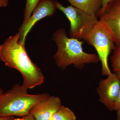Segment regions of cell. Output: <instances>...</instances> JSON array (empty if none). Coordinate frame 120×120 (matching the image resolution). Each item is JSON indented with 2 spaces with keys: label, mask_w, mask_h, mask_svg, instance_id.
<instances>
[{
  "label": "cell",
  "mask_w": 120,
  "mask_h": 120,
  "mask_svg": "<svg viewBox=\"0 0 120 120\" xmlns=\"http://www.w3.org/2000/svg\"><path fill=\"white\" fill-rule=\"evenodd\" d=\"M14 116L0 117V120H15Z\"/></svg>",
  "instance_id": "17"
},
{
  "label": "cell",
  "mask_w": 120,
  "mask_h": 120,
  "mask_svg": "<svg viewBox=\"0 0 120 120\" xmlns=\"http://www.w3.org/2000/svg\"><path fill=\"white\" fill-rule=\"evenodd\" d=\"M19 33L10 36L0 45V60L7 67L19 71L22 76V86L31 89L42 84L45 77L38 65L30 60L25 45L19 42Z\"/></svg>",
  "instance_id": "1"
},
{
  "label": "cell",
  "mask_w": 120,
  "mask_h": 120,
  "mask_svg": "<svg viewBox=\"0 0 120 120\" xmlns=\"http://www.w3.org/2000/svg\"><path fill=\"white\" fill-rule=\"evenodd\" d=\"M56 5L70 22L68 31L70 38L79 41L83 39L99 22L97 16L90 15L71 5L64 7L57 1Z\"/></svg>",
  "instance_id": "5"
},
{
  "label": "cell",
  "mask_w": 120,
  "mask_h": 120,
  "mask_svg": "<svg viewBox=\"0 0 120 120\" xmlns=\"http://www.w3.org/2000/svg\"><path fill=\"white\" fill-rule=\"evenodd\" d=\"M116 73L118 75L119 79H120V71L117 72ZM120 109V87L118 98H117L116 101L114 103V106L113 110L114 111V110L117 111Z\"/></svg>",
  "instance_id": "14"
},
{
  "label": "cell",
  "mask_w": 120,
  "mask_h": 120,
  "mask_svg": "<svg viewBox=\"0 0 120 120\" xmlns=\"http://www.w3.org/2000/svg\"><path fill=\"white\" fill-rule=\"evenodd\" d=\"M98 17L116 46H120V0H110L105 8L101 9Z\"/></svg>",
  "instance_id": "6"
},
{
  "label": "cell",
  "mask_w": 120,
  "mask_h": 120,
  "mask_svg": "<svg viewBox=\"0 0 120 120\" xmlns=\"http://www.w3.org/2000/svg\"><path fill=\"white\" fill-rule=\"evenodd\" d=\"M41 0H26L22 24L25 23L30 17L34 9Z\"/></svg>",
  "instance_id": "12"
},
{
  "label": "cell",
  "mask_w": 120,
  "mask_h": 120,
  "mask_svg": "<svg viewBox=\"0 0 120 120\" xmlns=\"http://www.w3.org/2000/svg\"><path fill=\"white\" fill-rule=\"evenodd\" d=\"M107 76L106 79L100 80L96 91L99 101L109 111H112L119 94L120 80L116 73H112Z\"/></svg>",
  "instance_id": "8"
},
{
  "label": "cell",
  "mask_w": 120,
  "mask_h": 120,
  "mask_svg": "<svg viewBox=\"0 0 120 120\" xmlns=\"http://www.w3.org/2000/svg\"><path fill=\"white\" fill-rule=\"evenodd\" d=\"M111 60L112 67L114 73L120 71V46H116Z\"/></svg>",
  "instance_id": "13"
},
{
  "label": "cell",
  "mask_w": 120,
  "mask_h": 120,
  "mask_svg": "<svg viewBox=\"0 0 120 120\" xmlns=\"http://www.w3.org/2000/svg\"><path fill=\"white\" fill-rule=\"evenodd\" d=\"M83 40L96 49L101 63L102 75L107 76L111 74L108 64V57L116 46L106 28L99 20Z\"/></svg>",
  "instance_id": "4"
},
{
  "label": "cell",
  "mask_w": 120,
  "mask_h": 120,
  "mask_svg": "<svg viewBox=\"0 0 120 120\" xmlns=\"http://www.w3.org/2000/svg\"><path fill=\"white\" fill-rule=\"evenodd\" d=\"M53 39L57 46L54 58L57 66L61 70H64L71 65L82 69L86 64H97L100 61L98 54L84 51L83 42L68 38L64 28L58 29L54 32Z\"/></svg>",
  "instance_id": "2"
},
{
  "label": "cell",
  "mask_w": 120,
  "mask_h": 120,
  "mask_svg": "<svg viewBox=\"0 0 120 120\" xmlns=\"http://www.w3.org/2000/svg\"><path fill=\"white\" fill-rule=\"evenodd\" d=\"M50 118L52 120H76L74 112L68 107L62 105Z\"/></svg>",
  "instance_id": "11"
},
{
  "label": "cell",
  "mask_w": 120,
  "mask_h": 120,
  "mask_svg": "<svg viewBox=\"0 0 120 120\" xmlns=\"http://www.w3.org/2000/svg\"><path fill=\"white\" fill-rule=\"evenodd\" d=\"M61 105L59 97L50 95L35 105L30 110V114L36 120H49Z\"/></svg>",
  "instance_id": "9"
},
{
  "label": "cell",
  "mask_w": 120,
  "mask_h": 120,
  "mask_svg": "<svg viewBox=\"0 0 120 120\" xmlns=\"http://www.w3.org/2000/svg\"><path fill=\"white\" fill-rule=\"evenodd\" d=\"M71 6L90 14L97 16L102 7V0H67Z\"/></svg>",
  "instance_id": "10"
},
{
  "label": "cell",
  "mask_w": 120,
  "mask_h": 120,
  "mask_svg": "<svg viewBox=\"0 0 120 120\" xmlns=\"http://www.w3.org/2000/svg\"><path fill=\"white\" fill-rule=\"evenodd\" d=\"M15 120H36L31 114H29L28 115L21 117L20 118H15Z\"/></svg>",
  "instance_id": "15"
},
{
  "label": "cell",
  "mask_w": 120,
  "mask_h": 120,
  "mask_svg": "<svg viewBox=\"0 0 120 120\" xmlns=\"http://www.w3.org/2000/svg\"><path fill=\"white\" fill-rule=\"evenodd\" d=\"M57 9L56 1L41 0L34 9L32 15L19 29V42L25 45L26 37L35 24L45 17L52 15Z\"/></svg>",
  "instance_id": "7"
},
{
  "label": "cell",
  "mask_w": 120,
  "mask_h": 120,
  "mask_svg": "<svg viewBox=\"0 0 120 120\" xmlns=\"http://www.w3.org/2000/svg\"><path fill=\"white\" fill-rule=\"evenodd\" d=\"M9 0H0V7H6L8 5Z\"/></svg>",
  "instance_id": "16"
},
{
  "label": "cell",
  "mask_w": 120,
  "mask_h": 120,
  "mask_svg": "<svg viewBox=\"0 0 120 120\" xmlns=\"http://www.w3.org/2000/svg\"><path fill=\"white\" fill-rule=\"evenodd\" d=\"M110 0H102V7L101 8H105V6L107 4Z\"/></svg>",
  "instance_id": "18"
},
{
  "label": "cell",
  "mask_w": 120,
  "mask_h": 120,
  "mask_svg": "<svg viewBox=\"0 0 120 120\" xmlns=\"http://www.w3.org/2000/svg\"><path fill=\"white\" fill-rule=\"evenodd\" d=\"M4 93V91L2 88L0 87V98Z\"/></svg>",
  "instance_id": "20"
},
{
  "label": "cell",
  "mask_w": 120,
  "mask_h": 120,
  "mask_svg": "<svg viewBox=\"0 0 120 120\" xmlns=\"http://www.w3.org/2000/svg\"><path fill=\"white\" fill-rule=\"evenodd\" d=\"M22 85L15 84L0 98V117H23L39 101L50 96L47 93L31 94Z\"/></svg>",
  "instance_id": "3"
},
{
  "label": "cell",
  "mask_w": 120,
  "mask_h": 120,
  "mask_svg": "<svg viewBox=\"0 0 120 120\" xmlns=\"http://www.w3.org/2000/svg\"><path fill=\"white\" fill-rule=\"evenodd\" d=\"M116 111V120H120V109Z\"/></svg>",
  "instance_id": "19"
}]
</instances>
